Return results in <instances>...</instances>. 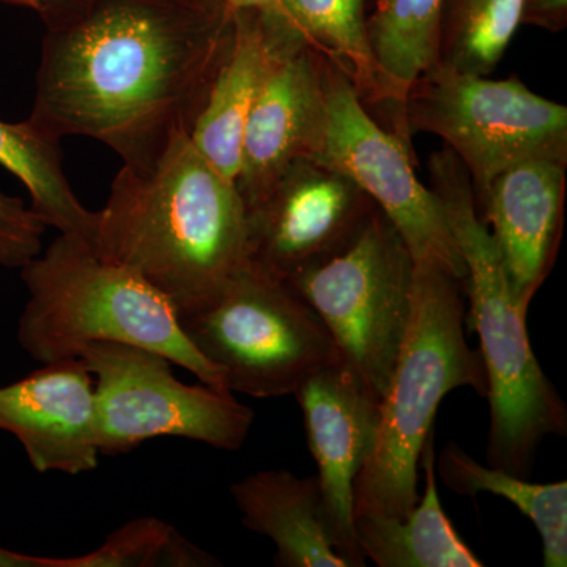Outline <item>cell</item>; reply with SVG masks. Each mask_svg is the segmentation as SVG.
<instances>
[{"mask_svg":"<svg viewBox=\"0 0 567 567\" xmlns=\"http://www.w3.org/2000/svg\"><path fill=\"white\" fill-rule=\"evenodd\" d=\"M233 14L181 0H92L47 29L31 115L136 163L194 118L233 41Z\"/></svg>","mask_w":567,"mask_h":567,"instance_id":"cell-1","label":"cell"},{"mask_svg":"<svg viewBox=\"0 0 567 567\" xmlns=\"http://www.w3.org/2000/svg\"><path fill=\"white\" fill-rule=\"evenodd\" d=\"M91 245L151 284L178 317L193 315L248 267L245 203L181 126L147 158L123 163Z\"/></svg>","mask_w":567,"mask_h":567,"instance_id":"cell-2","label":"cell"},{"mask_svg":"<svg viewBox=\"0 0 567 567\" xmlns=\"http://www.w3.org/2000/svg\"><path fill=\"white\" fill-rule=\"evenodd\" d=\"M429 188L442 204L465 264L466 322L480 336L491 429L486 464L529 477L544 439L567 434V406L529 344L502 254L476 210L475 189L450 148L429 159Z\"/></svg>","mask_w":567,"mask_h":567,"instance_id":"cell-3","label":"cell"},{"mask_svg":"<svg viewBox=\"0 0 567 567\" xmlns=\"http://www.w3.org/2000/svg\"><path fill=\"white\" fill-rule=\"evenodd\" d=\"M465 323L464 279L416 264L412 312L380 399L374 447L354 481V516H406L420 498V458L443 399L457 388L486 398V368L466 342Z\"/></svg>","mask_w":567,"mask_h":567,"instance_id":"cell-4","label":"cell"},{"mask_svg":"<svg viewBox=\"0 0 567 567\" xmlns=\"http://www.w3.org/2000/svg\"><path fill=\"white\" fill-rule=\"evenodd\" d=\"M21 279L29 300L17 336L33 360H70L92 342H118L162 353L199 382L227 390L223 372L183 333L173 303L132 270L103 260L87 238L59 234L21 268Z\"/></svg>","mask_w":567,"mask_h":567,"instance_id":"cell-5","label":"cell"},{"mask_svg":"<svg viewBox=\"0 0 567 567\" xmlns=\"http://www.w3.org/2000/svg\"><path fill=\"white\" fill-rule=\"evenodd\" d=\"M178 322L234 394L293 395L309 377L342 360L315 309L286 282L249 267L212 305Z\"/></svg>","mask_w":567,"mask_h":567,"instance_id":"cell-6","label":"cell"},{"mask_svg":"<svg viewBox=\"0 0 567 567\" xmlns=\"http://www.w3.org/2000/svg\"><path fill=\"white\" fill-rule=\"evenodd\" d=\"M410 136H439L464 164L475 196L492 178L532 158L567 163V107L518 78L487 80L435 62L404 100Z\"/></svg>","mask_w":567,"mask_h":567,"instance_id":"cell-7","label":"cell"},{"mask_svg":"<svg viewBox=\"0 0 567 567\" xmlns=\"http://www.w3.org/2000/svg\"><path fill=\"white\" fill-rule=\"evenodd\" d=\"M415 271L404 238L377 207L349 248L286 282L315 309L344 363L379 401L409 327Z\"/></svg>","mask_w":567,"mask_h":567,"instance_id":"cell-8","label":"cell"},{"mask_svg":"<svg viewBox=\"0 0 567 567\" xmlns=\"http://www.w3.org/2000/svg\"><path fill=\"white\" fill-rule=\"evenodd\" d=\"M95 377L96 445L117 456L159 436H178L221 451L245 445L251 406L230 391L185 385L162 353L118 342H92L80 353Z\"/></svg>","mask_w":567,"mask_h":567,"instance_id":"cell-9","label":"cell"},{"mask_svg":"<svg viewBox=\"0 0 567 567\" xmlns=\"http://www.w3.org/2000/svg\"><path fill=\"white\" fill-rule=\"evenodd\" d=\"M320 66L327 123L312 159L357 183L394 224L416 264H434L465 281L464 259L442 204L416 177L413 148L377 121L344 71L323 54Z\"/></svg>","mask_w":567,"mask_h":567,"instance_id":"cell-10","label":"cell"},{"mask_svg":"<svg viewBox=\"0 0 567 567\" xmlns=\"http://www.w3.org/2000/svg\"><path fill=\"white\" fill-rule=\"evenodd\" d=\"M375 210L347 175L317 159H297L246 207L248 267L287 282L349 248Z\"/></svg>","mask_w":567,"mask_h":567,"instance_id":"cell-11","label":"cell"},{"mask_svg":"<svg viewBox=\"0 0 567 567\" xmlns=\"http://www.w3.org/2000/svg\"><path fill=\"white\" fill-rule=\"evenodd\" d=\"M315 457L324 520L336 551L365 566L354 537V481L374 447L380 401L344 360L320 369L295 391Z\"/></svg>","mask_w":567,"mask_h":567,"instance_id":"cell-12","label":"cell"},{"mask_svg":"<svg viewBox=\"0 0 567 567\" xmlns=\"http://www.w3.org/2000/svg\"><path fill=\"white\" fill-rule=\"evenodd\" d=\"M0 431L20 440L39 473L93 472L100 454L95 391L84 361H52L0 386Z\"/></svg>","mask_w":567,"mask_h":567,"instance_id":"cell-13","label":"cell"},{"mask_svg":"<svg viewBox=\"0 0 567 567\" xmlns=\"http://www.w3.org/2000/svg\"><path fill=\"white\" fill-rule=\"evenodd\" d=\"M567 163L525 159L492 178L476 210L502 254L517 303L528 311L555 260L565 224Z\"/></svg>","mask_w":567,"mask_h":567,"instance_id":"cell-14","label":"cell"},{"mask_svg":"<svg viewBox=\"0 0 567 567\" xmlns=\"http://www.w3.org/2000/svg\"><path fill=\"white\" fill-rule=\"evenodd\" d=\"M327 123L319 51L308 44L276 59L246 122L237 188L245 208L289 164L315 158Z\"/></svg>","mask_w":567,"mask_h":567,"instance_id":"cell-15","label":"cell"},{"mask_svg":"<svg viewBox=\"0 0 567 567\" xmlns=\"http://www.w3.org/2000/svg\"><path fill=\"white\" fill-rule=\"evenodd\" d=\"M229 52L216 71L189 137L208 163L230 181L240 171L246 122L276 59L306 41L259 11H235ZM309 47V44H308Z\"/></svg>","mask_w":567,"mask_h":567,"instance_id":"cell-16","label":"cell"},{"mask_svg":"<svg viewBox=\"0 0 567 567\" xmlns=\"http://www.w3.org/2000/svg\"><path fill=\"white\" fill-rule=\"evenodd\" d=\"M241 524L275 544L278 567H350L336 551L317 476L264 470L230 486Z\"/></svg>","mask_w":567,"mask_h":567,"instance_id":"cell-17","label":"cell"},{"mask_svg":"<svg viewBox=\"0 0 567 567\" xmlns=\"http://www.w3.org/2000/svg\"><path fill=\"white\" fill-rule=\"evenodd\" d=\"M424 494L404 517L357 514L354 537L365 559L379 567H483L458 536L440 503L435 480V435L420 458Z\"/></svg>","mask_w":567,"mask_h":567,"instance_id":"cell-18","label":"cell"},{"mask_svg":"<svg viewBox=\"0 0 567 567\" xmlns=\"http://www.w3.org/2000/svg\"><path fill=\"white\" fill-rule=\"evenodd\" d=\"M369 47L388 104V130L412 148L404 100L420 74L439 62L445 0H364Z\"/></svg>","mask_w":567,"mask_h":567,"instance_id":"cell-19","label":"cell"},{"mask_svg":"<svg viewBox=\"0 0 567 567\" xmlns=\"http://www.w3.org/2000/svg\"><path fill=\"white\" fill-rule=\"evenodd\" d=\"M435 475L457 495L505 496L532 520L543 539L544 566H567V483H529L496 466L483 465L456 443H447L435 458Z\"/></svg>","mask_w":567,"mask_h":567,"instance_id":"cell-20","label":"cell"},{"mask_svg":"<svg viewBox=\"0 0 567 567\" xmlns=\"http://www.w3.org/2000/svg\"><path fill=\"white\" fill-rule=\"evenodd\" d=\"M284 14L312 50L344 71L369 111L388 118V104L377 71L364 0H279Z\"/></svg>","mask_w":567,"mask_h":567,"instance_id":"cell-21","label":"cell"},{"mask_svg":"<svg viewBox=\"0 0 567 567\" xmlns=\"http://www.w3.org/2000/svg\"><path fill=\"white\" fill-rule=\"evenodd\" d=\"M59 142L28 121H0V164L25 186L32 210L48 227L91 241L95 212L87 210L71 188L63 173Z\"/></svg>","mask_w":567,"mask_h":567,"instance_id":"cell-22","label":"cell"},{"mask_svg":"<svg viewBox=\"0 0 567 567\" xmlns=\"http://www.w3.org/2000/svg\"><path fill=\"white\" fill-rule=\"evenodd\" d=\"M524 0H445L439 62L458 73L487 76L520 28Z\"/></svg>","mask_w":567,"mask_h":567,"instance_id":"cell-23","label":"cell"},{"mask_svg":"<svg viewBox=\"0 0 567 567\" xmlns=\"http://www.w3.org/2000/svg\"><path fill=\"white\" fill-rule=\"evenodd\" d=\"M221 563L193 546L174 527L144 517L112 533L102 547L74 558H58V567H210Z\"/></svg>","mask_w":567,"mask_h":567,"instance_id":"cell-24","label":"cell"},{"mask_svg":"<svg viewBox=\"0 0 567 567\" xmlns=\"http://www.w3.org/2000/svg\"><path fill=\"white\" fill-rule=\"evenodd\" d=\"M48 226L21 197L0 189V267L21 270L43 251Z\"/></svg>","mask_w":567,"mask_h":567,"instance_id":"cell-25","label":"cell"},{"mask_svg":"<svg viewBox=\"0 0 567 567\" xmlns=\"http://www.w3.org/2000/svg\"><path fill=\"white\" fill-rule=\"evenodd\" d=\"M9 6L35 11L47 29L65 24L87 9L92 0H0Z\"/></svg>","mask_w":567,"mask_h":567,"instance_id":"cell-26","label":"cell"},{"mask_svg":"<svg viewBox=\"0 0 567 567\" xmlns=\"http://www.w3.org/2000/svg\"><path fill=\"white\" fill-rule=\"evenodd\" d=\"M535 25L557 33L567 25V0H524L520 25Z\"/></svg>","mask_w":567,"mask_h":567,"instance_id":"cell-27","label":"cell"},{"mask_svg":"<svg viewBox=\"0 0 567 567\" xmlns=\"http://www.w3.org/2000/svg\"><path fill=\"white\" fill-rule=\"evenodd\" d=\"M226 9L229 13L244 10L259 11V13H262L265 18H268V20L278 22V24L287 25V28L295 31L293 25L290 24L286 14H284L279 0H226Z\"/></svg>","mask_w":567,"mask_h":567,"instance_id":"cell-28","label":"cell"},{"mask_svg":"<svg viewBox=\"0 0 567 567\" xmlns=\"http://www.w3.org/2000/svg\"><path fill=\"white\" fill-rule=\"evenodd\" d=\"M55 558L33 557L0 547V567H54Z\"/></svg>","mask_w":567,"mask_h":567,"instance_id":"cell-29","label":"cell"},{"mask_svg":"<svg viewBox=\"0 0 567 567\" xmlns=\"http://www.w3.org/2000/svg\"><path fill=\"white\" fill-rule=\"evenodd\" d=\"M181 2L192 3V6L204 7L210 10H227L226 0H181Z\"/></svg>","mask_w":567,"mask_h":567,"instance_id":"cell-30","label":"cell"}]
</instances>
